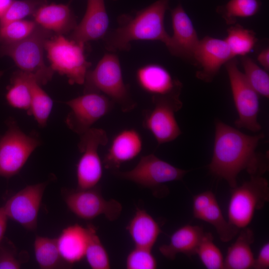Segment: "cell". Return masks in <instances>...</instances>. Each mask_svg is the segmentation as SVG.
<instances>
[{
    "instance_id": "1",
    "label": "cell",
    "mask_w": 269,
    "mask_h": 269,
    "mask_svg": "<svg viewBox=\"0 0 269 269\" xmlns=\"http://www.w3.org/2000/svg\"><path fill=\"white\" fill-rule=\"evenodd\" d=\"M213 153L208 168L225 179L231 188L237 186L239 173L246 170L250 176L262 175L268 168L267 156L256 152L263 133L250 135L216 119Z\"/></svg>"
},
{
    "instance_id": "2",
    "label": "cell",
    "mask_w": 269,
    "mask_h": 269,
    "mask_svg": "<svg viewBox=\"0 0 269 269\" xmlns=\"http://www.w3.org/2000/svg\"><path fill=\"white\" fill-rule=\"evenodd\" d=\"M169 0H157L137 11L134 16L123 14L118 18V26L109 30L102 39L105 48L111 52L129 51L135 40H158L168 49L171 36L166 32L164 17Z\"/></svg>"
},
{
    "instance_id": "3",
    "label": "cell",
    "mask_w": 269,
    "mask_h": 269,
    "mask_svg": "<svg viewBox=\"0 0 269 269\" xmlns=\"http://www.w3.org/2000/svg\"><path fill=\"white\" fill-rule=\"evenodd\" d=\"M83 84L84 93H101L119 105L123 112H130L136 106L124 82L120 60L114 52L106 53L95 68L88 71Z\"/></svg>"
},
{
    "instance_id": "4",
    "label": "cell",
    "mask_w": 269,
    "mask_h": 269,
    "mask_svg": "<svg viewBox=\"0 0 269 269\" xmlns=\"http://www.w3.org/2000/svg\"><path fill=\"white\" fill-rule=\"evenodd\" d=\"M51 32L38 24L27 37L16 42L1 44L0 56L10 57L20 71L32 75L40 85L51 80L54 72L44 60V45Z\"/></svg>"
},
{
    "instance_id": "5",
    "label": "cell",
    "mask_w": 269,
    "mask_h": 269,
    "mask_svg": "<svg viewBox=\"0 0 269 269\" xmlns=\"http://www.w3.org/2000/svg\"><path fill=\"white\" fill-rule=\"evenodd\" d=\"M84 46L61 34L51 36L45 42L50 67L54 72L66 76L71 85L83 84L91 66L86 59Z\"/></svg>"
},
{
    "instance_id": "6",
    "label": "cell",
    "mask_w": 269,
    "mask_h": 269,
    "mask_svg": "<svg viewBox=\"0 0 269 269\" xmlns=\"http://www.w3.org/2000/svg\"><path fill=\"white\" fill-rule=\"evenodd\" d=\"M241 185L232 188L228 208V221L239 229L251 222L256 210L269 200V185L262 175L250 176Z\"/></svg>"
},
{
    "instance_id": "7",
    "label": "cell",
    "mask_w": 269,
    "mask_h": 269,
    "mask_svg": "<svg viewBox=\"0 0 269 269\" xmlns=\"http://www.w3.org/2000/svg\"><path fill=\"white\" fill-rule=\"evenodd\" d=\"M225 66L238 115L235 125L253 132H259L262 126L258 121L260 111L259 94L239 69L236 58L234 57L228 61Z\"/></svg>"
},
{
    "instance_id": "8",
    "label": "cell",
    "mask_w": 269,
    "mask_h": 269,
    "mask_svg": "<svg viewBox=\"0 0 269 269\" xmlns=\"http://www.w3.org/2000/svg\"><path fill=\"white\" fill-rule=\"evenodd\" d=\"M0 138V176L10 178L17 174L40 143L34 135L23 133L13 120Z\"/></svg>"
},
{
    "instance_id": "9",
    "label": "cell",
    "mask_w": 269,
    "mask_h": 269,
    "mask_svg": "<svg viewBox=\"0 0 269 269\" xmlns=\"http://www.w3.org/2000/svg\"><path fill=\"white\" fill-rule=\"evenodd\" d=\"M109 139L106 132L91 128L80 135L78 144L82 153L76 167L77 189H86L98 186L103 176V165L98 153L100 146H105Z\"/></svg>"
},
{
    "instance_id": "10",
    "label": "cell",
    "mask_w": 269,
    "mask_h": 269,
    "mask_svg": "<svg viewBox=\"0 0 269 269\" xmlns=\"http://www.w3.org/2000/svg\"><path fill=\"white\" fill-rule=\"evenodd\" d=\"M188 172L171 165L153 154H149L141 156L137 164L131 170L116 171L114 174L155 192V190L164 188L166 183L182 180Z\"/></svg>"
},
{
    "instance_id": "11",
    "label": "cell",
    "mask_w": 269,
    "mask_h": 269,
    "mask_svg": "<svg viewBox=\"0 0 269 269\" xmlns=\"http://www.w3.org/2000/svg\"><path fill=\"white\" fill-rule=\"evenodd\" d=\"M153 107L143 113V127L158 144L174 140L181 134L175 114L182 107L179 97H152Z\"/></svg>"
},
{
    "instance_id": "12",
    "label": "cell",
    "mask_w": 269,
    "mask_h": 269,
    "mask_svg": "<svg viewBox=\"0 0 269 269\" xmlns=\"http://www.w3.org/2000/svg\"><path fill=\"white\" fill-rule=\"evenodd\" d=\"M63 196L70 210L79 218L92 220L103 215L110 221L120 216L122 206L114 199L106 200L98 186L89 189L63 190Z\"/></svg>"
},
{
    "instance_id": "13",
    "label": "cell",
    "mask_w": 269,
    "mask_h": 269,
    "mask_svg": "<svg viewBox=\"0 0 269 269\" xmlns=\"http://www.w3.org/2000/svg\"><path fill=\"white\" fill-rule=\"evenodd\" d=\"M65 103L70 109L66 118V124L71 131L79 135L108 114L115 104L105 95L97 92L84 93Z\"/></svg>"
},
{
    "instance_id": "14",
    "label": "cell",
    "mask_w": 269,
    "mask_h": 269,
    "mask_svg": "<svg viewBox=\"0 0 269 269\" xmlns=\"http://www.w3.org/2000/svg\"><path fill=\"white\" fill-rule=\"evenodd\" d=\"M46 183L28 185L10 197L3 206L8 217L26 229L34 231Z\"/></svg>"
},
{
    "instance_id": "15",
    "label": "cell",
    "mask_w": 269,
    "mask_h": 269,
    "mask_svg": "<svg viewBox=\"0 0 269 269\" xmlns=\"http://www.w3.org/2000/svg\"><path fill=\"white\" fill-rule=\"evenodd\" d=\"M234 58L224 39L206 36L199 40L194 55L193 64L198 66L197 78L211 82L221 67Z\"/></svg>"
},
{
    "instance_id": "16",
    "label": "cell",
    "mask_w": 269,
    "mask_h": 269,
    "mask_svg": "<svg viewBox=\"0 0 269 269\" xmlns=\"http://www.w3.org/2000/svg\"><path fill=\"white\" fill-rule=\"evenodd\" d=\"M170 15L173 35L168 50L172 55L193 64L194 53L200 40L192 21L180 3L170 10Z\"/></svg>"
},
{
    "instance_id": "17",
    "label": "cell",
    "mask_w": 269,
    "mask_h": 269,
    "mask_svg": "<svg viewBox=\"0 0 269 269\" xmlns=\"http://www.w3.org/2000/svg\"><path fill=\"white\" fill-rule=\"evenodd\" d=\"M135 78L139 87L152 97H179L182 84L164 66L149 63L139 67Z\"/></svg>"
},
{
    "instance_id": "18",
    "label": "cell",
    "mask_w": 269,
    "mask_h": 269,
    "mask_svg": "<svg viewBox=\"0 0 269 269\" xmlns=\"http://www.w3.org/2000/svg\"><path fill=\"white\" fill-rule=\"evenodd\" d=\"M193 214L194 218L212 225L223 242L232 240L240 231L225 218L211 191H206L193 197Z\"/></svg>"
},
{
    "instance_id": "19",
    "label": "cell",
    "mask_w": 269,
    "mask_h": 269,
    "mask_svg": "<svg viewBox=\"0 0 269 269\" xmlns=\"http://www.w3.org/2000/svg\"><path fill=\"white\" fill-rule=\"evenodd\" d=\"M109 18L104 0H87L85 14L75 27L71 39L85 44L103 39L109 30Z\"/></svg>"
},
{
    "instance_id": "20",
    "label": "cell",
    "mask_w": 269,
    "mask_h": 269,
    "mask_svg": "<svg viewBox=\"0 0 269 269\" xmlns=\"http://www.w3.org/2000/svg\"><path fill=\"white\" fill-rule=\"evenodd\" d=\"M142 146V137L137 130L131 128L121 131L113 138L105 155L103 164L105 168L118 169L123 163L137 157Z\"/></svg>"
},
{
    "instance_id": "21",
    "label": "cell",
    "mask_w": 269,
    "mask_h": 269,
    "mask_svg": "<svg viewBox=\"0 0 269 269\" xmlns=\"http://www.w3.org/2000/svg\"><path fill=\"white\" fill-rule=\"evenodd\" d=\"M39 25L57 34L67 33L77 25L70 7L65 4H43L32 15Z\"/></svg>"
},
{
    "instance_id": "22",
    "label": "cell",
    "mask_w": 269,
    "mask_h": 269,
    "mask_svg": "<svg viewBox=\"0 0 269 269\" xmlns=\"http://www.w3.org/2000/svg\"><path fill=\"white\" fill-rule=\"evenodd\" d=\"M204 232L200 226L184 225L175 231L171 235L169 243L160 246L159 251L164 257L170 260H174L178 253L191 257L196 255Z\"/></svg>"
},
{
    "instance_id": "23",
    "label": "cell",
    "mask_w": 269,
    "mask_h": 269,
    "mask_svg": "<svg viewBox=\"0 0 269 269\" xmlns=\"http://www.w3.org/2000/svg\"><path fill=\"white\" fill-rule=\"evenodd\" d=\"M56 239L60 255L69 265L79 262L85 257L88 240L87 227L77 224L70 226Z\"/></svg>"
},
{
    "instance_id": "24",
    "label": "cell",
    "mask_w": 269,
    "mask_h": 269,
    "mask_svg": "<svg viewBox=\"0 0 269 269\" xmlns=\"http://www.w3.org/2000/svg\"><path fill=\"white\" fill-rule=\"evenodd\" d=\"M127 229L135 247L151 250L161 230L156 221L146 211L137 208Z\"/></svg>"
},
{
    "instance_id": "25",
    "label": "cell",
    "mask_w": 269,
    "mask_h": 269,
    "mask_svg": "<svg viewBox=\"0 0 269 269\" xmlns=\"http://www.w3.org/2000/svg\"><path fill=\"white\" fill-rule=\"evenodd\" d=\"M235 242L228 249L224 269H253L255 258L251 245L255 240L252 230L248 227L240 230Z\"/></svg>"
},
{
    "instance_id": "26",
    "label": "cell",
    "mask_w": 269,
    "mask_h": 269,
    "mask_svg": "<svg viewBox=\"0 0 269 269\" xmlns=\"http://www.w3.org/2000/svg\"><path fill=\"white\" fill-rule=\"evenodd\" d=\"M33 77H35L20 70L14 72L6 94V100L10 106L25 110L27 114L31 105V81Z\"/></svg>"
},
{
    "instance_id": "27",
    "label": "cell",
    "mask_w": 269,
    "mask_h": 269,
    "mask_svg": "<svg viewBox=\"0 0 269 269\" xmlns=\"http://www.w3.org/2000/svg\"><path fill=\"white\" fill-rule=\"evenodd\" d=\"M34 250L40 269H53L70 266L62 258L55 238L37 236L34 242Z\"/></svg>"
},
{
    "instance_id": "28",
    "label": "cell",
    "mask_w": 269,
    "mask_h": 269,
    "mask_svg": "<svg viewBox=\"0 0 269 269\" xmlns=\"http://www.w3.org/2000/svg\"><path fill=\"white\" fill-rule=\"evenodd\" d=\"M224 40L234 57L246 56L252 50L257 41L254 31L245 28L238 23L227 29V35Z\"/></svg>"
},
{
    "instance_id": "29",
    "label": "cell",
    "mask_w": 269,
    "mask_h": 269,
    "mask_svg": "<svg viewBox=\"0 0 269 269\" xmlns=\"http://www.w3.org/2000/svg\"><path fill=\"white\" fill-rule=\"evenodd\" d=\"M261 7L260 0H229L219 6L217 12L228 24H234L238 18H247L256 15Z\"/></svg>"
},
{
    "instance_id": "30",
    "label": "cell",
    "mask_w": 269,
    "mask_h": 269,
    "mask_svg": "<svg viewBox=\"0 0 269 269\" xmlns=\"http://www.w3.org/2000/svg\"><path fill=\"white\" fill-rule=\"evenodd\" d=\"M31 105L28 114L33 116L40 127H44L51 113L53 101L35 77L31 81Z\"/></svg>"
},
{
    "instance_id": "31",
    "label": "cell",
    "mask_w": 269,
    "mask_h": 269,
    "mask_svg": "<svg viewBox=\"0 0 269 269\" xmlns=\"http://www.w3.org/2000/svg\"><path fill=\"white\" fill-rule=\"evenodd\" d=\"M88 240L85 257L90 267L93 269L111 268L108 254L97 235L96 228L89 224L87 227Z\"/></svg>"
},
{
    "instance_id": "32",
    "label": "cell",
    "mask_w": 269,
    "mask_h": 269,
    "mask_svg": "<svg viewBox=\"0 0 269 269\" xmlns=\"http://www.w3.org/2000/svg\"><path fill=\"white\" fill-rule=\"evenodd\" d=\"M244 75L252 88L259 95L269 97V75L267 71L260 67L251 58L247 56L241 59Z\"/></svg>"
},
{
    "instance_id": "33",
    "label": "cell",
    "mask_w": 269,
    "mask_h": 269,
    "mask_svg": "<svg viewBox=\"0 0 269 269\" xmlns=\"http://www.w3.org/2000/svg\"><path fill=\"white\" fill-rule=\"evenodd\" d=\"M214 238L210 232H204L197 248V255L204 266L208 269H224V259L221 250L214 244Z\"/></svg>"
},
{
    "instance_id": "34",
    "label": "cell",
    "mask_w": 269,
    "mask_h": 269,
    "mask_svg": "<svg viewBox=\"0 0 269 269\" xmlns=\"http://www.w3.org/2000/svg\"><path fill=\"white\" fill-rule=\"evenodd\" d=\"M37 24L33 21L20 20L0 26V44L12 43L29 36Z\"/></svg>"
},
{
    "instance_id": "35",
    "label": "cell",
    "mask_w": 269,
    "mask_h": 269,
    "mask_svg": "<svg viewBox=\"0 0 269 269\" xmlns=\"http://www.w3.org/2000/svg\"><path fill=\"white\" fill-rule=\"evenodd\" d=\"M44 3V0H13L4 13L0 17V26L22 20L28 15H33Z\"/></svg>"
},
{
    "instance_id": "36",
    "label": "cell",
    "mask_w": 269,
    "mask_h": 269,
    "mask_svg": "<svg viewBox=\"0 0 269 269\" xmlns=\"http://www.w3.org/2000/svg\"><path fill=\"white\" fill-rule=\"evenodd\" d=\"M29 258L26 251L18 252L14 244L6 237L0 242V269H20Z\"/></svg>"
},
{
    "instance_id": "37",
    "label": "cell",
    "mask_w": 269,
    "mask_h": 269,
    "mask_svg": "<svg viewBox=\"0 0 269 269\" xmlns=\"http://www.w3.org/2000/svg\"><path fill=\"white\" fill-rule=\"evenodd\" d=\"M150 249L135 247L128 254L126 259L128 269H154L157 262Z\"/></svg>"
},
{
    "instance_id": "38",
    "label": "cell",
    "mask_w": 269,
    "mask_h": 269,
    "mask_svg": "<svg viewBox=\"0 0 269 269\" xmlns=\"http://www.w3.org/2000/svg\"><path fill=\"white\" fill-rule=\"evenodd\" d=\"M269 268V244L266 243L261 248L256 259H255L253 269H267Z\"/></svg>"
},
{
    "instance_id": "39",
    "label": "cell",
    "mask_w": 269,
    "mask_h": 269,
    "mask_svg": "<svg viewBox=\"0 0 269 269\" xmlns=\"http://www.w3.org/2000/svg\"><path fill=\"white\" fill-rule=\"evenodd\" d=\"M257 60L260 64L266 71L269 70V48L266 47L263 49L257 56Z\"/></svg>"
},
{
    "instance_id": "40",
    "label": "cell",
    "mask_w": 269,
    "mask_h": 269,
    "mask_svg": "<svg viewBox=\"0 0 269 269\" xmlns=\"http://www.w3.org/2000/svg\"><path fill=\"white\" fill-rule=\"evenodd\" d=\"M7 217L3 207H0V242L4 237L7 227Z\"/></svg>"
},
{
    "instance_id": "41",
    "label": "cell",
    "mask_w": 269,
    "mask_h": 269,
    "mask_svg": "<svg viewBox=\"0 0 269 269\" xmlns=\"http://www.w3.org/2000/svg\"><path fill=\"white\" fill-rule=\"evenodd\" d=\"M13 0H0V17L4 13Z\"/></svg>"
},
{
    "instance_id": "42",
    "label": "cell",
    "mask_w": 269,
    "mask_h": 269,
    "mask_svg": "<svg viewBox=\"0 0 269 269\" xmlns=\"http://www.w3.org/2000/svg\"><path fill=\"white\" fill-rule=\"evenodd\" d=\"M3 74V71H0V78L2 76Z\"/></svg>"
}]
</instances>
